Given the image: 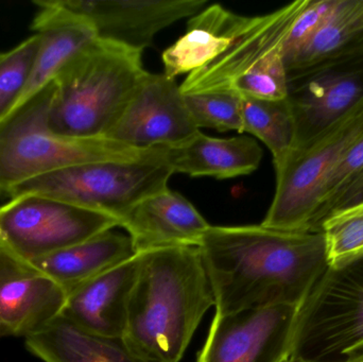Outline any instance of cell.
<instances>
[{"label": "cell", "instance_id": "6da1fadb", "mask_svg": "<svg viewBox=\"0 0 363 362\" xmlns=\"http://www.w3.org/2000/svg\"><path fill=\"white\" fill-rule=\"evenodd\" d=\"M199 248L217 315L279 305L300 307L328 269L321 232L211 225Z\"/></svg>", "mask_w": 363, "mask_h": 362}, {"label": "cell", "instance_id": "7a4b0ae2", "mask_svg": "<svg viewBox=\"0 0 363 362\" xmlns=\"http://www.w3.org/2000/svg\"><path fill=\"white\" fill-rule=\"evenodd\" d=\"M140 254L123 339L147 361L179 362L216 304L202 252L179 246Z\"/></svg>", "mask_w": 363, "mask_h": 362}, {"label": "cell", "instance_id": "3957f363", "mask_svg": "<svg viewBox=\"0 0 363 362\" xmlns=\"http://www.w3.org/2000/svg\"><path fill=\"white\" fill-rule=\"evenodd\" d=\"M140 51L96 38L53 81L49 125L68 137H104L146 70Z\"/></svg>", "mask_w": 363, "mask_h": 362}, {"label": "cell", "instance_id": "277c9868", "mask_svg": "<svg viewBox=\"0 0 363 362\" xmlns=\"http://www.w3.org/2000/svg\"><path fill=\"white\" fill-rule=\"evenodd\" d=\"M53 82L0 121V195L63 168L97 162H130L153 157L164 147L136 148L106 137L78 138L51 130L48 117Z\"/></svg>", "mask_w": 363, "mask_h": 362}, {"label": "cell", "instance_id": "5b68a950", "mask_svg": "<svg viewBox=\"0 0 363 362\" xmlns=\"http://www.w3.org/2000/svg\"><path fill=\"white\" fill-rule=\"evenodd\" d=\"M363 349V256L328 268L298 308L288 359L350 362Z\"/></svg>", "mask_w": 363, "mask_h": 362}, {"label": "cell", "instance_id": "8992f818", "mask_svg": "<svg viewBox=\"0 0 363 362\" xmlns=\"http://www.w3.org/2000/svg\"><path fill=\"white\" fill-rule=\"evenodd\" d=\"M165 154L164 147L157 154L138 161L97 162L63 168L28 181L8 196H45L104 213L121 222L138 202L167 188L174 172Z\"/></svg>", "mask_w": 363, "mask_h": 362}, {"label": "cell", "instance_id": "52a82bcc", "mask_svg": "<svg viewBox=\"0 0 363 362\" xmlns=\"http://www.w3.org/2000/svg\"><path fill=\"white\" fill-rule=\"evenodd\" d=\"M363 136V98L347 114L304 146L294 149L275 170L277 187L262 227L315 232L326 181Z\"/></svg>", "mask_w": 363, "mask_h": 362}, {"label": "cell", "instance_id": "ba28073f", "mask_svg": "<svg viewBox=\"0 0 363 362\" xmlns=\"http://www.w3.org/2000/svg\"><path fill=\"white\" fill-rule=\"evenodd\" d=\"M119 227L104 213L40 195L10 198L0 205V250L30 263Z\"/></svg>", "mask_w": 363, "mask_h": 362}, {"label": "cell", "instance_id": "9c48e42d", "mask_svg": "<svg viewBox=\"0 0 363 362\" xmlns=\"http://www.w3.org/2000/svg\"><path fill=\"white\" fill-rule=\"evenodd\" d=\"M308 0H296L268 14L242 16L225 48L200 69L187 74L182 94L230 91L247 72L273 57H285V43Z\"/></svg>", "mask_w": 363, "mask_h": 362}, {"label": "cell", "instance_id": "30bf717a", "mask_svg": "<svg viewBox=\"0 0 363 362\" xmlns=\"http://www.w3.org/2000/svg\"><path fill=\"white\" fill-rule=\"evenodd\" d=\"M196 131L176 79L146 72L104 137L136 148L172 147Z\"/></svg>", "mask_w": 363, "mask_h": 362}, {"label": "cell", "instance_id": "8fae6325", "mask_svg": "<svg viewBox=\"0 0 363 362\" xmlns=\"http://www.w3.org/2000/svg\"><path fill=\"white\" fill-rule=\"evenodd\" d=\"M298 306L215 314L196 362H281L288 358Z\"/></svg>", "mask_w": 363, "mask_h": 362}, {"label": "cell", "instance_id": "7c38bea8", "mask_svg": "<svg viewBox=\"0 0 363 362\" xmlns=\"http://www.w3.org/2000/svg\"><path fill=\"white\" fill-rule=\"evenodd\" d=\"M84 17L97 38L143 51L166 28L204 10L206 0H60Z\"/></svg>", "mask_w": 363, "mask_h": 362}, {"label": "cell", "instance_id": "4fadbf2b", "mask_svg": "<svg viewBox=\"0 0 363 362\" xmlns=\"http://www.w3.org/2000/svg\"><path fill=\"white\" fill-rule=\"evenodd\" d=\"M65 289L0 250V338L32 337L62 316Z\"/></svg>", "mask_w": 363, "mask_h": 362}, {"label": "cell", "instance_id": "5bb4252c", "mask_svg": "<svg viewBox=\"0 0 363 362\" xmlns=\"http://www.w3.org/2000/svg\"><path fill=\"white\" fill-rule=\"evenodd\" d=\"M296 149L317 137L363 98V57L289 83Z\"/></svg>", "mask_w": 363, "mask_h": 362}, {"label": "cell", "instance_id": "9a60e30c", "mask_svg": "<svg viewBox=\"0 0 363 362\" xmlns=\"http://www.w3.org/2000/svg\"><path fill=\"white\" fill-rule=\"evenodd\" d=\"M140 254L67 293L62 316L86 333L123 338Z\"/></svg>", "mask_w": 363, "mask_h": 362}, {"label": "cell", "instance_id": "2e32d148", "mask_svg": "<svg viewBox=\"0 0 363 362\" xmlns=\"http://www.w3.org/2000/svg\"><path fill=\"white\" fill-rule=\"evenodd\" d=\"M138 253L179 246H200L209 227L184 196L169 187L138 202L119 222Z\"/></svg>", "mask_w": 363, "mask_h": 362}, {"label": "cell", "instance_id": "e0dca14e", "mask_svg": "<svg viewBox=\"0 0 363 362\" xmlns=\"http://www.w3.org/2000/svg\"><path fill=\"white\" fill-rule=\"evenodd\" d=\"M165 157L174 174L224 180L255 171L262 149L249 136L211 137L199 130L180 144L166 147Z\"/></svg>", "mask_w": 363, "mask_h": 362}, {"label": "cell", "instance_id": "ac0fdd59", "mask_svg": "<svg viewBox=\"0 0 363 362\" xmlns=\"http://www.w3.org/2000/svg\"><path fill=\"white\" fill-rule=\"evenodd\" d=\"M363 57V0H340L324 27L286 60L288 81Z\"/></svg>", "mask_w": 363, "mask_h": 362}, {"label": "cell", "instance_id": "d6986e66", "mask_svg": "<svg viewBox=\"0 0 363 362\" xmlns=\"http://www.w3.org/2000/svg\"><path fill=\"white\" fill-rule=\"evenodd\" d=\"M138 254L131 237L125 234L102 232L84 242L30 261L66 293L130 261Z\"/></svg>", "mask_w": 363, "mask_h": 362}, {"label": "cell", "instance_id": "ffe728a7", "mask_svg": "<svg viewBox=\"0 0 363 362\" xmlns=\"http://www.w3.org/2000/svg\"><path fill=\"white\" fill-rule=\"evenodd\" d=\"M25 346L43 362H151L135 354L123 338L86 333L63 317L27 338Z\"/></svg>", "mask_w": 363, "mask_h": 362}, {"label": "cell", "instance_id": "44dd1931", "mask_svg": "<svg viewBox=\"0 0 363 362\" xmlns=\"http://www.w3.org/2000/svg\"><path fill=\"white\" fill-rule=\"evenodd\" d=\"M242 16L213 4L192 16L187 31L162 55L169 78L189 74L222 52Z\"/></svg>", "mask_w": 363, "mask_h": 362}, {"label": "cell", "instance_id": "7402d4cb", "mask_svg": "<svg viewBox=\"0 0 363 362\" xmlns=\"http://www.w3.org/2000/svg\"><path fill=\"white\" fill-rule=\"evenodd\" d=\"M241 133H250L262 140L272 153L275 170L279 169L296 149V125L289 97L262 100L241 96Z\"/></svg>", "mask_w": 363, "mask_h": 362}, {"label": "cell", "instance_id": "603a6c76", "mask_svg": "<svg viewBox=\"0 0 363 362\" xmlns=\"http://www.w3.org/2000/svg\"><path fill=\"white\" fill-rule=\"evenodd\" d=\"M328 268L363 256V198L333 210L322 221Z\"/></svg>", "mask_w": 363, "mask_h": 362}, {"label": "cell", "instance_id": "cb8c5ba5", "mask_svg": "<svg viewBox=\"0 0 363 362\" xmlns=\"http://www.w3.org/2000/svg\"><path fill=\"white\" fill-rule=\"evenodd\" d=\"M196 128L219 132L242 131V102L234 91H203L184 95Z\"/></svg>", "mask_w": 363, "mask_h": 362}, {"label": "cell", "instance_id": "d4e9b609", "mask_svg": "<svg viewBox=\"0 0 363 362\" xmlns=\"http://www.w3.org/2000/svg\"><path fill=\"white\" fill-rule=\"evenodd\" d=\"M40 43V34L34 33L4 52L0 60V121L18 103L29 80Z\"/></svg>", "mask_w": 363, "mask_h": 362}, {"label": "cell", "instance_id": "484cf974", "mask_svg": "<svg viewBox=\"0 0 363 362\" xmlns=\"http://www.w3.org/2000/svg\"><path fill=\"white\" fill-rule=\"evenodd\" d=\"M362 172L363 136L347 151V154L343 157L326 181L313 231L320 232V225L323 219L337 208V204L343 193Z\"/></svg>", "mask_w": 363, "mask_h": 362}, {"label": "cell", "instance_id": "4316f807", "mask_svg": "<svg viewBox=\"0 0 363 362\" xmlns=\"http://www.w3.org/2000/svg\"><path fill=\"white\" fill-rule=\"evenodd\" d=\"M340 0H308L296 17L285 43V61L303 48L336 12Z\"/></svg>", "mask_w": 363, "mask_h": 362}, {"label": "cell", "instance_id": "83f0119b", "mask_svg": "<svg viewBox=\"0 0 363 362\" xmlns=\"http://www.w3.org/2000/svg\"><path fill=\"white\" fill-rule=\"evenodd\" d=\"M363 198V172L354 181L353 184L349 187L343 193L342 197L339 200L337 208H341V206L349 205V204L354 203V202L358 201V200L362 199ZM335 208V210H336Z\"/></svg>", "mask_w": 363, "mask_h": 362}, {"label": "cell", "instance_id": "f1b7e54d", "mask_svg": "<svg viewBox=\"0 0 363 362\" xmlns=\"http://www.w3.org/2000/svg\"><path fill=\"white\" fill-rule=\"evenodd\" d=\"M350 362H363V349L352 357Z\"/></svg>", "mask_w": 363, "mask_h": 362}, {"label": "cell", "instance_id": "f546056e", "mask_svg": "<svg viewBox=\"0 0 363 362\" xmlns=\"http://www.w3.org/2000/svg\"><path fill=\"white\" fill-rule=\"evenodd\" d=\"M2 57H4V52H0V60H1Z\"/></svg>", "mask_w": 363, "mask_h": 362}, {"label": "cell", "instance_id": "4dcf8cb0", "mask_svg": "<svg viewBox=\"0 0 363 362\" xmlns=\"http://www.w3.org/2000/svg\"><path fill=\"white\" fill-rule=\"evenodd\" d=\"M281 362H291V361H290L289 359L287 358V359H285V361H281Z\"/></svg>", "mask_w": 363, "mask_h": 362}]
</instances>
